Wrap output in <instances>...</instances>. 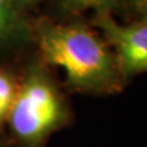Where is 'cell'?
Returning <instances> with one entry per match:
<instances>
[{"instance_id":"8992f818","label":"cell","mask_w":147,"mask_h":147,"mask_svg":"<svg viewBox=\"0 0 147 147\" xmlns=\"http://www.w3.org/2000/svg\"><path fill=\"white\" fill-rule=\"evenodd\" d=\"M112 0H65L69 6L76 9H88V7H103Z\"/></svg>"},{"instance_id":"5b68a950","label":"cell","mask_w":147,"mask_h":147,"mask_svg":"<svg viewBox=\"0 0 147 147\" xmlns=\"http://www.w3.org/2000/svg\"><path fill=\"white\" fill-rule=\"evenodd\" d=\"M16 15L11 0H0V40L6 38L15 28Z\"/></svg>"},{"instance_id":"52a82bcc","label":"cell","mask_w":147,"mask_h":147,"mask_svg":"<svg viewBox=\"0 0 147 147\" xmlns=\"http://www.w3.org/2000/svg\"><path fill=\"white\" fill-rule=\"evenodd\" d=\"M22 3H36V1H40V0H20Z\"/></svg>"},{"instance_id":"7a4b0ae2","label":"cell","mask_w":147,"mask_h":147,"mask_svg":"<svg viewBox=\"0 0 147 147\" xmlns=\"http://www.w3.org/2000/svg\"><path fill=\"white\" fill-rule=\"evenodd\" d=\"M11 129L21 147H43L47 137L65 119L58 92L40 76H32L17 92L9 114Z\"/></svg>"},{"instance_id":"9c48e42d","label":"cell","mask_w":147,"mask_h":147,"mask_svg":"<svg viewBox=\"0 0 147 147\" xmlns=\"http://www.w3.org/2000/svg\"><path fill=\"white\" fill-rule=\"evenodd\" d=\"M137 1H139V3H142V5H144V4L147 1V0H137Z\"/></svg>"},{"instance_id":"ba28073f","label":"cell","mask_w":147,"mask_h":147,"mask_svg":"<svg viewBox=\"0 0 147 147\" xmlns=\"http://www.w3.org/2000/svg\"><path fill=\"white\" fill-rule=\"evenodd\" d=\"M144 5H145V12H146V21H147V1L144 4Z\"/></svg>"},{"instance_id":"6da1fadb","label":"cell","mask_w":147,"mask_h":147,"mask_svg":"<svg viewBox=\"0 0 147 147\" xmlns=\"http://www.w3.org/2000/svg\"><path fill=\"white\" fill-rule=\"evenodd\" d=\"M39 47L45 60L63 69L72 86L96 92H114L120 86L117 60L85 27H48L40 34Z\"/></svg>"},{"instance_id":"3957f363","label":"cell","mask_w":147,"mask_h":147,"mask_svg":"<svg viewBox=\"0 0 147 147\" xmlns=\"http://www.w3.org/2000/svg\"><path fill=\"white\" fill-rule=\"evenodd\" d=\"M98 25L117 50L120 72L134 75L147 71V21L121 26L107 16H100Z\"/></svg>"},{"instance_id":"277c9868","label":"cell","mask_w":147,"mask_h":147,"mask_svg":"<svg viewBox=\"0 0 147 147\" xmlns=\"http://www.w3.org/2000/svg\"><path fill=\"white\" fill-rule=\"evenodd\" d=\"M17 92L13 81L6 74L0 72V121L9 117Z\"/></svg>"}]
</instances>
